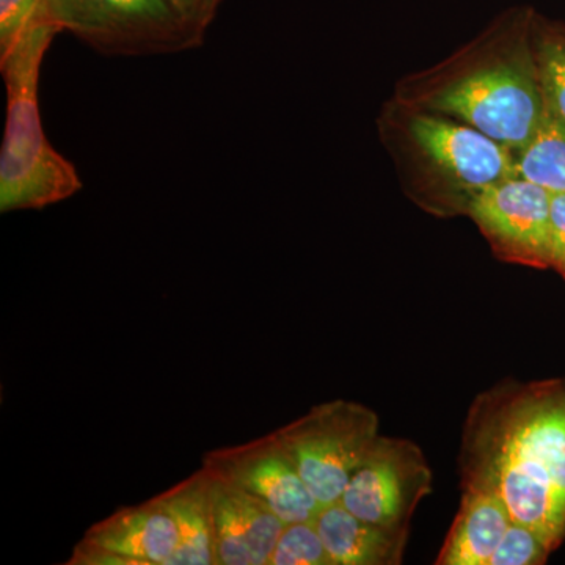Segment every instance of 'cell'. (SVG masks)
<instances>
[{
    "instance_id": "d6986e66",
    "label": "cell",
    "mask_w": 565,
    "mask_h": 565,
    "mask_svg": "<svg viewBox=\"0 0 565 565\" xmlns=\"http://www.w3.org/2000/svg\"><path fill=\"white\" fill-rule=\"evenodd\" d=\"M47 20V0H0V57L33 25Z\"/></svg>"
},
{
    "instance_id": "2e32d148",
    "label": "cell",
    "mask_w": 565,
    "mask_h": 565,
    "mask_svg": "<svg viewBox=\"0 0 565 565\" xmlns=\"http://www.w3.org/2000/svg\"><path fill=\"white\" fill-rule=\"evenodd\" d=\"M533 46L545 103L565 121V28L534 14Z\"/></svg>"
},
{
    "instance_id": "9c48e42d",
    "label": "cell",
    "mask_w": 565,
    "mask_h": 565,
    "mask_svg": "<svg viewBox=\"0 0 565 565\" xmlns=\"http://www.w3.org/2000/svg\"><path fill=\"white\" fill-rule=\"evenodd\" d=\"M408 132L424 158L468 192V203L476 193L515 177L512 150L473 126L445 115L416 114L408 121Z\"/></svg>"
},
{
    "instance_id": "5bb4252c",
    "label": "cell",
    "mask_w": 565,
    "mask_h": 565,
    "mask_svg": "<svg viewBox=\"0 0 565 565\" xmlns=\"http://www.w3.org/2000/svg\"><path fill=\"white\" fill-rule=\"evenodd\" d=\"M154 498L177 526L180 545L173 565H215L211 478L206 471L200 468Z\"/></svg>"
},
{
    "instance_id": "9a60e30c",
    "label": "cell",
    "mask_w": 565,
    "mask_h": 565,
    "mask_svg": "<svg viewBox=\"0 0 565 565\" xmlns=\"http://www.w3.org/2000/svg\"><path fill=\"white\" fill-rule=\"evenodd\" d=\"M514 166L515 177L565 193V121L548 104L533 137L514 152Z\"/></svg>"
},
{
    "instance_id": "277c9868",
    "label": "cell",
    "mask_w": 565,
    "mask_h": 565,
    "mask_svg": "<svg viewBox=\"0 0 565 565\" xmlns=\"http://www.w3.org/2000/svg\"><path fill=\"white\" fill-rule=\"evenodd\" d=\"M274 434L321 505L341 500L381 437L373 408L345 399L316 405Z\"/></svg>"
},
{
    "instance_id": "ac0fdd59",
    "label": "cell",
    "mask_w": 565,
    "mask_h": 565,
    "mask_svg": "<svg viewBox=\"0 0 565 565\" xmlns=\"http://www.w3.org/2000/svg\"><path fill=\"white\" fill-rule=\"evenodd\" d=\"M553 552L537 531L512 520L490 565H542Z\"/></svg>"
},
{
    "instance_id": "3957f363",
    "label": "cell",
    "mask_w": 565,
    "mask_h": 565,
    "mask_svg": "<svg viewBox=\"0 0 565 565\" xmlns=\"http://www.w3.org/2000/svg\"><path fill=\"white\" fill-rule=\"evenodd\" d=\"M426 109L473 126L514 152L525 147L545 110L533 25L514 54L479 62L435 88Z\"/></svg>"
},
{
    "instance_id": "30bf717a",
    "label": "cell",
    "mask_w": 565,
    "mask_h": 565,
    "mask_svg": "<svg viewBox=\"0 0 565 565\" xmlns=\"http://www.w3.org/2000/svg\"><path fill=\"white\" fill-rule=\"evenodd\" d=\"M211 498L215 565H269L285 526L274 509L221 479L211 478Z\"/></svg>"
},
{
    "instance_id": "ba28073f",
    "label": "cell",
    "mask_w": 565,
    "mask_h": 565,
    "mask_svg": "<svg viewBox=\"0 0 565 565\" xmlns=\"http://www.w3.org/2000/svg\"><path fill=\"white\" fill-rule=\"evenodd\" d=\"M202 468L211 478L262 498L282 522L313 520L322 508L275 434L207 452Z\"/></svg>"
},
{
    "instance_id": "e0dca14e",
    "label": "cell",
    "mask_w": 565,
    "mask_h": 565,
    "mask_svg": "<svg viewBox=\"0 0 565 565\" xmlns=\"http://www.w3.org/2000/svg\"><path fill=\"white\" fill-rule=\"evenodd\" d=\"M269 565H333L315 519L285 523Z\"/></svg>"
},
{
    "instance_id": "8992f818",
    "label": "cell",
    "mask_w": 565,
    "mask_h": 565,
    "mask_svg": "<svg viewBox=\"0 0 565 565\" xmlns=\"http://www.w3.org/2000/svg\"><path fill=\"white\" fill-rule=\"evenodd\" d=\"M433 470L418 445L381 435L340 501L366 522L411 533L412 516L433 492Z\"/></svg>"
},
{
    "instance_id": "44dd1931",
    "label": "cell",
    "mask_w": 565,
    "mask_h": 565,
    "mask_svg": "<svg viewBox=\"0 0 565 565\" xmlns=\"http://www.w3.org/2000/svg\"><path fill=\"white\" fill-rule=\"evenodd\" d=\"M169 2L192 29L206 35L207 28L214 21L222 0H169Z\"/></svg>"
},
{
    "instance_id": "6da1fadb",
    "label": "cell",
    "mask_w": 565,
    "mask_h": 565,
    "mask_svg": "<svg viewBox=\"0 0 565 565\" xmlns=\"http://www.w3.org/2000/svg\"><path fill=\"white\" fill-rule=\"evenodd\" d=\"M460 487L500 497L514 522L565 544V375L498 382L468 408Z\"/></svg>"
},
{
    "instance_id": "7c38bea8",
    "label": "cell",
    "mask_w": 565,
    "mask_h": 565,
    "mask_svg": "<svg viewBox=\"0 0 565 565\" xmlns=\"http://www.w3.org/2000/svg\"><path fill=\"white\" fill-rule=\"evenodd\" d=\"M316 526L333 565H396L403 563L408 531L374 525L352 514L341 501L322 505Z\"/></svg>"
},
{
    "instance_id": "4fadbf2b",
    "label": "cell",
    "mask_w": 565,
    "mask_h": 565,
    "mask_svg": "<svg viewBox=\"0 0 565 565\" xmlns=\"http://www.w3.org/2000/svg\"><path fill=\"white\" fill-rule=\"evenodd\" d=\"M512 516L500 497L462 490L459 512L446 535L438 565H490Z\"/></svg>"
},
{
    "instance_id": "ffe728a7",
    "label": "cell",
    "mask_w": 565,
    "mask_h": 565,
    "mask_svg": "<svg viewBox=\"0 0 565 565\" xmlns=\"http://www.w3.org/2000/svg\"><path fill=\"white\" fill-rule=\"evenodd\" d=\"M550 267L565 280V193H552Z\"/></svg>"
},
{
    "instance_id": "52a82bcc",
    "label": "cell",
    "mask_w": 565,
    "mask_h": 565,
    "mask_svg": "<svg viewBox=\"0 0 565 565\" xmlns=\"http://www.w3.org/2000/svg\"><path fill=\"white\" fill-rule=\"evenodd\" d=\"M494 255L509 263L548 269L552 193L514 177L476 193L467 206Z\"/></svg>"
},
{
    "instance_id": "7a4b0ae2",
    "label": "cell",
    "mask_w": 565,
    "mask_h": 565,
    "mask_svg": "<svg viewBox=\"0 0 565 565\" xmlns=\"http://www.w3.org/2000/svg\"><path fill=\"white\" fill-rule=\"evenodd\" d=\"M39 22L6 55L0 70L7 88V121L0 150V211L44 210L84 188L76 167L55 150L41 125L39 84L44 55L61 33Z\"/></svg>"
},
{
    "instance_id": "5b68a950",
    "label": "cell",
    "mask_w": 565,
    "mask_h": 565,
    "mask_svg": "<svg viewBox=\"0 0 565 565\" xmlns=\"http://www.w3.org/2000/svg\"><path fill=\"white\" fill-rule=\"evenodd\" d=\"M47 13L62 32L104 55L178 54L204 41L169 0H47Z\"/></svg>"
},
{
    "instance_id": "8fae6325",
    "label": "cell",
    "mask_w": 565,
    "mask_h": 565,
    "mask_svg": "<svg viewBox=\"0 0 565 565\" xmlns=\"http://www.w3.org/2000/svg\"><path fill=\"white\" fill-rule=\"evenodd\" d=\"M82 542L125 557L131 565H173L180 545L172 516L154 497L117 509L95 523Z\"/></svg>"
}]
</instances>
